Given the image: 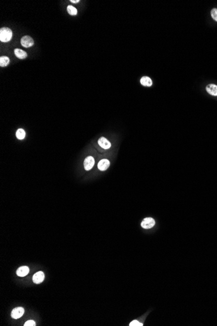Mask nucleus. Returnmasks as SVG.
Masks as SVG:
<instances>
[{
	"label": "nucleus",
	"instance_id": "nucleus-1",
	"mask_svg": "<svg viewBox=\"0 0 217 326\" xmlns=\"http://www.w3.org/2000/svg\"><path fill=\"white\" fill-rule=\"evenodd\" d=\"M12 32L11 29L8 28H2L0 30V41L3 42H7L11 40Z\"/></svg>",
	"mask_w": 217,
	"mask_h": 326
},
{
	"label": "nucleus",
	"instance_id": "nucleus-2",
	"mask_svg": "<svg viewBox=\"0 0 217 326\" xmlns=\"http://www.w3.org/2000/svg\"><path fill=\"white\" fill-rule=\"evenodd\" d=\"M156 225V221L152 218H146L143 219L141 223V227L144 229H150Z\"/></svg>",
	"mask_w": 217,
	"mask_h": 326
},
{
	"label": "nucleus",
	"instance_id": "nucleus-3",
	"mask_svg": "<svg viewBox=\"0 0 217 326\" xmlns=\"http://www.w3.org/2000/svg\"><path fill=\"white\" fill-rule=\"evenodd\" d=\"M21 45L24 48H29L34 45L33 39L28 35H26L21 38Z\"/></svg>",
	"mask_w": 217,
	"mask_h": 326
},
{
	"label": "nucleus",
	"instance_id": "nucleus-4",
	"mask_svg": "<svg viewBox=\"0 0 217 326\" xmlns=\"http://www.w3.org/2000/svg\"><path fill=\"white\" fill-rule=\"evenodd\" d=\"M24 309L22 307H17L12 310L11 312V317L14 319H18L23 316Z\"/></svg>",
	"mask_w": 217,
	"mask_h": 326
},
{
	"label": "nucleus",
	"instance_id": "nucleus-5",
	"mask_svg": "<svg viewBox=\"0 0 217 326\" xmlns=\"http://www.w3.org/2000/svg\"><path fill=\"white\" fill-rule=\"evenodd\" d=\"M94 158L92 156H88L87 158H85V161H84V167L85 169L87 171L90 170L93 166L94 165Z\"/></svg>",
	"mask_w": 217,
	"mask_h": 326
},
{
	"label": "nucleus",
	"instance_id": "nucleus-6",
	"mask_svg": "<svg viewBox=\"0 0 217 326\" xmlns=\"http://www.w3.org/2000/svg\"><path fill=\"white\" fill-rule=\"evenodd\" d=\"M44 274L42 271H38L35 274L33 277V281L34 283L40 284L44 280Z\"/></svg>",
	"mask_w": 217,
	"mask_h": 326
},
{
	"label": "nucleus",
	"instance_id": "nucleus-7",
	"mask_svg": "<svg viewBox=\"0 0 217 326\" xmlns=\"http://www.w3.org/2000/svg\"><path fill=\"white\" fill-rule=\"evenodd\" d=\"M98 144L100 146L104 149H109L111 147V143H110L108 139L104 137H101L98 140Z\"/></svg>",
	"mask_w": 217,
	"mask_h": 326
},
{
	"label": "nucleus",
	"instance_id": "nucleus-8",
	"mask_svg": "<svg viewBox=\"0 0 217 326\" xmlns=\"http://www.w3.org/2000/svg\"><path fill=\"white\" fill-rule=\"evenodd\" d=\"M140 84L144 87H152L153 85V82L151 78L147 76H144L140 78Z\"/></svg>",
	"mask_w": 217,
	"mask_h": 326
},
{
	"label": "nucleus",
	"instance_id": "nucleus-9",
	"mask_svg": "<svg viewBox=\"0 0 217 326\" xmlns=\"http://www.w3.org/2000/svg\"><path fill=\"white\" fill-rule=\"evenodd\" d=\"M110 166V161L107 159H103L99 161L98 164V168L101 171H104L107 170Z\"/></svg>",
	"mask_w": 217,
	"mask_h": 326
},
{
	"label": "nucleus",
	"instance_id": "nucleus-10",
	"mask_svg": "<svg viewBox=\"0 0 217 326\" xmlns=\"http://www.w3.org/2000/svg\"><path fill=\"white\" fill-rule=\"evenodd\" d=\"M206 91L210 95L213 96H217V85L215 84H209L205 87Z\"/></svg>",
	"mask_w": 217,
	"mask_h": 326
},
{
	"label": "nucleus",
	"instance_id": "nucleus-11",
	"mask_svg": "<svg viewBox=\"0 0 217 326\" xmlns=\"http://www.w3.org/2000/svg\"><path fill=\"white\" fill-rule=\"evenodd\" d=\"M29 272V268L27 266H21L16 271V274L19 277H25L28 274Z\"/></svg>",
	"mask_w": 217,
	"mask_h": 326
},
{
	"label": "nucleus",
	"instance_id": "nucleus-12",
	"mask_svg": "<svg viewBox=\"0 0 217 326\" xmlns=\"http://www.w3.org/2000/svg\"><path fill=\"white\" fill-rule=\"evenodd\" d=\"M14 52H15V55L18 57V58L20 59H24L28 56L27 53L24 50L19 49V48H16V49H15Z\"/></svg>",
	"mask_w": 217,
	"mask_h": 326
},
{
	"label": "nucleus",
	"instance_id": "nucleus-13",
	"mask_svg": "<svg viewBox=\"0 0 217 326\" xmlns=\"http://www.w3.org/2000/svg\"><path fill=\"white\" fill-rule=\"evenodd\" d=\"M10 63V59L7 56H2L0 57V66L2 67H6Z\"/></svg>",
	"mask_w": 217,
	"mask_h": 326
},
{
	"label": "nucleus",
	"instance_id": "nucleus-14",
	"mask_svg": "<svg viewBox=\"0 0 217 326\" xmlns=\"http://www.w3.org/2000/svg\"><path fill=\"white\" fill-rule=\"evenodd\" d=\"M16 135V138L18 139H20V140L24 139L25 136V132L23 129L20 128L17 130Z\"/></svg>",
	"mask_w": 217,
	"mask_h": 326
},
{
	"label": "nucleus",
	"instance_id": "nucleus-15",
	"mask_svg": "<svg viewBox=\"0 0 217 326\" xmlns=\"http://www.w3.org/2000/svg\"><path fill=\"white\" fill-rule=\"evenodd\" d=\"M67 11L69 14L72 16H75L77 14V8L72 5H68L67 7Z\"/></svg>",
	"mask_w": 217,
	"mask_h": 326
},
{
	"label": "nucleus",
	"instance_id": "nucleus-16",
	"mask_svg": "<svg viewBox=\"0 0 217 326\" xmlns=\"http://www.w3.org/2000/svg\"><path fill=\"white\" fill-rule=\"evenodd\" d=\"M211 16L212 18L217 22V8H212V10L211 11Z\"/></svg>",
	"mask_w": 217,
	"mask_h": 326
},
{
	"label": "nucleus",
	"instance_id": "nucleus-17",
	"mask_svg": "<svg viewBox=\"0 0 217 326\" xmlns=\"http://www.w3.org/2000/svg\"><path fill=\"white\" fill-rule=\"evenodd\" d=\"M130 326H143V324L142 323H140V322H139V321L133 320V321H132L130 323Z\"/></svg>",
	"mask_w": 217,
	"mask_h": 326
},
{
	"label": "nucleus",
	"instance_id": "nucleus-18",
	"mask_svg": "<svg viewBox=\"0 0 217 326\" xmlns=\"http://www.w3.org/2000/svg\"><path fill=\"white\" fill-rule=\"evenodd\" d=\"M36 325V323L33 320H28L26 321L24 324V326H35Z\"/></svg>",
	"mask_w": 217,
	"mask_h": 326
},
{
	"label": "nucleus",
	"instance_id": "nucleus-19",
	"mask_svg": "<svg viewBox=\"0 0 217 326\" xmlns=\"http://www.w3.org/2000/svg\"><path fill=\"white\" fill-rule=\"evenodd\" d=\"M70 2H72L73 3H77L79 2V0H71Z\"/></svg>",
	"mask_w": 217,
	"mask_h": 326
}]
</instances>
